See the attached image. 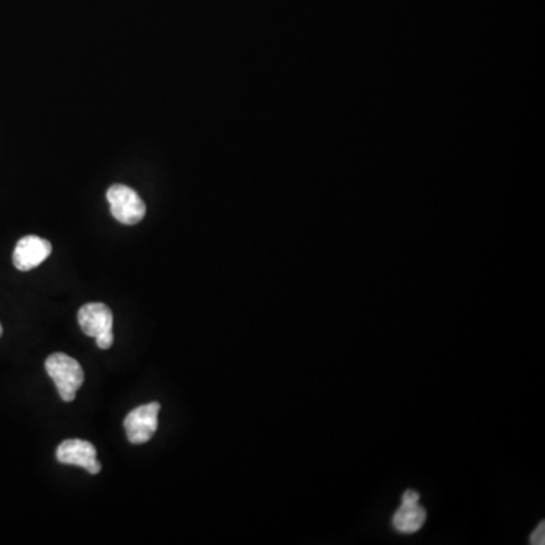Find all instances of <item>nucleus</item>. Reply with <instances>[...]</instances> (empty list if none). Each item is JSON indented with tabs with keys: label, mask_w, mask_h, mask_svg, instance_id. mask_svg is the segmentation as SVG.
I'll return each instance as SVG.
<instances>
[{
	"label": "nucleus",
	"mask_w": 545,
	"mask_h": 545,
	"mask_svg": "<svg viewBox=\"0 0 545 545\" xmlns=\"http://www.w3.org/2000/svg\"><path fill=\"white\" fill-rule=\"evenodd\" d=\"M159 411H161V405L153 402L149 405L138 406L134 411L129 412L123 423L129 443L144 444L152 440V436L158 430Z\"/></svg>",
	"instance_id": "20e7f679"
},
{
	"label": "nucleus",
	"mask_w": 545,
	"mask_h": 545,
	"mask_svg": "<svg viewBox=\"0 0 545 545\" xmlns=\"http://www.w3.org/2000/svg\"><path fill=\"white\" fill-rule=\"evenodd\" d=\"M420 502V494L415 489H408L402 496V503H417Z\"/></svg>",
	"instance_id": "1a4fd4ad"
},
{
	"label": "nucleus",
	"mask_w": 545,
	"mask_h": 545,
	"mask_svg": "<svg viewBox=\"0 0 545 545\" xmlns=\"http://www.w3.org/2000/svg\"><path fill=\"white\" fill-rule=\"evenodd\" d=\"M57 459L61 464L84 468L90 474H99L102 471V465L97 461L96 447L88 441H63L58 446Z\"/></svg>",
	"instance_id": "39448f33"
},
{
	"label": "nucleus",
	"mask_w": 545,
	"mask_h": 545,
	"mask_svg": "<svg viewBox=\"0 0 545 545\" xmlns=\"http://www.w3.org/2000/svg\"><path fill=\"white\" fill-rule=\"evenodd\" d=\"M46 371L57 385L61 399L64 402H73L79 388L84 384L81 364L64 353H53L46 359Z\"/></svg>",
	"instance_id": "f257e3e1"
},
{
	"label": "nucleus",
	"mask_w": 545,
	"mask_h": 545,
	"mask_svg": "<svg viewBox=\"0 0 545 545\" xmlns=\"http://www.w3.org/2000/svg\"><path fill=\"white\" fill-rule=\"evenodd\" d=\"M79 326L87 337L96 338L99 349L113 346V311L105 303H87L79 309Z\"/></svg>",
	"instance_id": "f03ea898"
},
{
	"label": "nucleus",
	"mask_w": 545,
	"mask_h": 545,
	"mask_svg": "<svg viewBox=\"0 0 545 545\" xmlns=\"http://www.w3.org/2000/svg\"><path fill=\"white\" fill-rule=\"evenodd\" d=\"M50 253H52V244L49 241L37 235H28L23 237L14 249V267L20 271L34 270L49 258Z\"/></svg>",
	"instance_id": "423d86ee"
},
{
	"label": "nucleus",
	"mask_w": 545,
	"mask_h": 545,
	"mask_svg": "<svg viewBox=\"0 0 545 545\" xmlns=\"http://www.w3.org/2000/svg\"><path fill=\"white\" fill-rule=\"evenodd\" d=\"M106 199L111 206V214L122 225H137L146 215V205L143 200L138 196L137 191L126 185H113L106 193Z\"/></svg>",
	"instance_id": "7ed1b4c3"
},
{
	"label": "nucleus",
	"mask_w": 545,
	"mask_h": 545,
	"mask_svg": "<svg viewBox=\"0 0 545 545\" xmlns=\"http://www.w3.org/2000/svg\"><path fill=\"white\" fill-rule=\"evenodd\" d=\"M426 509L421 508L417 503H402L393 517V527L400 533L412 535L418 532L426 523Z\"/></svg>",
	"instance_id": "0eeeda50"
},
{
	"label": "nucleus",
	"mask_w": 545,
	"mask_h": 545,
	"mask_svg": "<svg viewBox=\"0 0 545 545\" xmlns=\"http://www.w3.org/2000/svg\"><path fill=\"white\" fill-rule=\"evenodd\" d=\"M530 544L532 545H544L545 544V523L541 521L533 530L532 535H530Z\"/></svg>",
	"instance_id": "6e6552de"
},
{
	"label": "nucleus",
	"mask_w": 545,
	"mask_h": 545,
	"mask_svg": "<svg viewBox=\"0 0 545 545\" xmlns=\"http://www.w3.org/2000/svg\"><path fill=\"white\" fill-rule=\"evenodd\" d=\"M2 334H4V327L0 324V337H2Z\"/></svg>",
	"instance_id": "9d476101"
}]
</instances>
